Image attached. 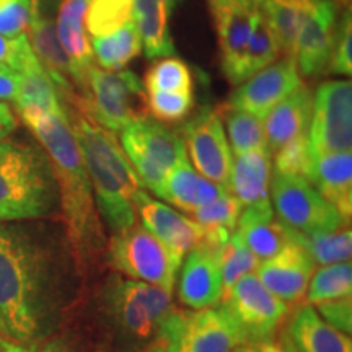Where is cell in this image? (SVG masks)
<instances>
[{
  "label": "cell",
  "mask_w": 352,
  "mask_h": 352,
  "mask_svg": "<svg viewBox=\"0 0 352 352\" xmlns=\"http://www.w3.org/2000/svg\"><path fill=\"white\" fill-rule=\"evenodd\" d=\"M63 248L30 228L0 223L3 341L36 349L56 329L67 303L70 270L76 267L70 250Z\"/></svg>",
  "instance_id": "6da1fadb"
},
{
  "label": "cell",
  "mask_w": 352,
  "mask_h": 352,
  "mask_svg": "<svg viewBox=\"0 0 352 352\" xmlns=\"http://www.w3.org/2000/svg\"><path fill=\"white\" fill-rule=\"evenodd\" d=\"M19 113L50 157L59 188V210L64 219L65 241L77 272L85 274L91 263L103 253L107 239L90 176L67 113H50L38 108H23Z\"/></svg>",
  "instance_id": "7a4b0ae2"
},
{
  "label": "cell",
  "mask_w": 352,
  "mask_h": 352,
  "mask_svg": "<svg viewBox=\"0 0 352 352\" xmlns=\"http://www.w3.org/2000/svg\"><path fill=\"white\" fill-rule=\"evenodd\" d=\"M65 113L90 176L96 209L113 235L129 230L138 222L135 199L142 184L121 142L76 109Z\"/></svg>",
  "instance_id": "3957f363"
},
{
  "label": "cell",
  "mask_w": 352,
  "mask_h": 352,
  "mask_svg": "<svg viewBox=\"0 0 352 352\" xmlns=\"http://www.w3.org/2000/svg\"><path fill=\"white\" fill-rule=\"evenodd\" d=\"M59 210V188L46 152L36 145L0 142V223L38 220Z\"/></svg>",
  "instance_id": "277c9868"
},
{
  "label": "cell",
  "mask_w": 352,
  "mask_h": 352,
  "mask_svg": "<svg viewBox=\"0 0 352 352\" xmlns=\"http://www.w3.org/2000/svg\"><path fill=\"white\" fill-rule=\"evenodd\" d=\"M65 109L82 113L104 129L118 132L132 122L148 118V96L142 82L131 70L109 72L91 67L85 91L76 96Z\"/></svg>",
  "instance_id": "5b68a950"
},
{
  "label": "cell",
  "mask_w": 352,
  "mask_h": 352,
  "mask_svg": "<svg viewBox=\"0 0 352 352\" xmlns=\"http://www.w3.org/2000/svg\"><path fill=\"white\" fill-rule=\"evenodd\" d=\"M246 338L230 314L220 307L176 311L158 328L151 352H233Z\"/></svg>",
  "instance_id": "8992f818"
},
{
  "label": "cell",
  "mask_w": 352,
  "mask_h": 352,
  "mask_svg": "<svg viewBox=\"0 0 352 352\" xmlns=\"http://www.w3.org/2000/svg\"><path fill=\"white\" fill-rule=\"evenodd\" d=\"M108 264L132 280L157 285L173 294L183 258L142 226L114 233L108 241Z\"/></svg>",
  "instance_id": "52a82bcc"
},
{
  "label": "cell",
  "mask_w": 352,
  "mask_h": 352,
  "mask_svg": "<svg viewBox=\"0 0 352 352\" xmlns=\"http://www.w3.org/2000/svg\"><path fill=\"white\" fill-rule=\"evenodd\" d=\"M121 147L140 184L153 195H157L170 170L188 160L182 135L148 118L121 131Z\"/></svg>",
  "instance_id": "ba28073f"
},
{
  "label": "cell",
  "mask_w": 352,
  "mask_h": 352,
  "mask_svg": "<svg viewBox=\"0 0 352 352\" xmlns=\"http://www.w3.org/2000/svg\"><path fill=\"white\" fill-rule=\"evenodd\" d=\"M270 184L276 214L292 230L311 233L349 227V222L341 217L308 179L274 173Z\"/></svg>",
  "instance_id": "9c48e42d"
},
{
  "label": "cell",
  "mask_w": 352,
  "mask_h": 352,
  "mask_svg": "<svg viewBox=\"0 0 352 352\" xmlns=\"http://www.w3.org/2000/svg\"><path fill=\"white\" fill-rule=\"evenodd\" d=\"M222 305L241 328L246 344L253 346L274 341L289 315V303L272 296L254 272L236 280Z\"/></svg>",
  "instance_id": "30bf717a"
},
{
  "label": "cell",
  "mask_w": 352,
  "mask_h": 352,
  "mask_svg": "<svg viewBox=\"0 0 352 352\" xmlns=\"http://www.w3.org/2000/svg\"><path fill=\"white\" fill-rule=\"evenodd\" d=\"M311 155L351 152L352 147V85L349 80L323 82L314 98L310 121Z\"/></svg>",
  "instance_id": "8fae6325"
},
{
  "label": "cell",
  "mask_w": 352,
  "mask_h": 352,
  "mask_svg": "<svg viewBox=\"0 0 352 352\" xmlns=\"http://www.w3.org/2000/svg\"><path fill=\"white\" fill-rule=\"evenodd\" d=\"M182 138L191 157L192 168L228 189L233 155L217 108H202L184 124Z\"/></svg>",
  "instance_id": "7c38bea8"
},
{
  "label": "cell",
  "mask_w": 352,
  "mask_h": 352,
  "mask_svg": "<svg viewBox=\"0 0 352 352\" xmlns=\"http://www.w3.org/2000/svg\"><path fill=\"white\" fill-rule=\"evenodd\" d=\"M297 63L294 57H283L241 82L233 91L228 104L264 120L276 104L300 85Z\"/></svg>",
  "instance_id": "4fadbf2b"
},
{
  "label": "cell",
  "mask_w": 352,
  "mask_h": 352,
  "mask_svg": "<svg viewBox=\"0 0 352 352\" xmlns=\"http://www.w3.org/2000/svg\"><path fill=\"white\" fill-rule=\"evenodd\" d=\"M222 248L204 241L188 252L176 277V290L183 305L192 310L215 307L222 300Z\"/></svg>",
  "instance_id": "5bb4252c"
},
{
  "label": "cell",
  "mask_w": 352,
  "mask_h": 352,
  "mask_svg": "<svg viewBox=\"0 0 352 352\" xmlns=\"http://www.w3.org/2000/svg\"><path fill=\"white\" fill-rule=\"evenodd\" d=\"M107 310L122 338L135 346L152 344L153 324L145 298V284L114 276L104 289Z\"/></svg>",
  "instance_id": "9a60e30c"
},
{
  "label": "cell",
  "mask_w": 352,
  "mask_h": 352,
  "mask_svg": "<svg viewBox=\"0 0 352 352\" xmlns=\"http://www.w3.org/2000/svg\"><path fill=\"white\" fill-rule=\"evenodd\" d=\"M338 6L334 0H314L300 26L296 44V63L303 77L327 72L336 34Z\"/></svg>",
  "instance_id": "2e32d148"
},
{
  "label": "cell",
  "mask_w": 352,
  "mask_h": 352,
  "mask_svg": "<svg viewBox=\"0 0 352 352\" xmlns=\"http://www.w3.org/2000/svg\"><path fill=\"white\" fill-rule=\"evenodd\" d=\"M314 272L315 261L296 240L259 263L256 276L272 296L285 303H296L307 296Z\"/></svg>",
  "instance_id": "e0dca14e"
},
{
  "label": "cell",
  "mask_w": 352,
  "mask_h": 352,
  "mask_svg": "<svg viewBox=\"0 0 352 352\" xmlns=\"http://www.w3.org/2000/svg\"><path fill=\"white\" fill-rule=\"evenodd\" d=\"M135 208L142 220L140 226L182 258L201 243L204 230L199 223L171 209L164 202L152 199L144 189L139 191Z\"/></svg>",
  "instance_id": "ac0fdd59"
},
{
  "label": "cell",
  "mask_w": 352,
  "mask_h": 352,
  "mask_svg": "<svg viewBox=\"0 0 352 352\" xmlns=\"http://www.w3.org/2000/svg\"><path fill=\"white\" fill-rule=\"evenodd\" d=\"M219 38L222 69L233 63L252 36L261 0H208Z\"/></svg>",
  "instance_id": "d6986e66"
},
{
  "label": "cell",
  "mask_w": 352,
  "mask_h": 352,
  "mask_svg": "<svg viewBox=\"0 0 352 352\" xmlns=\"http://www.w3.org/2000/svg\"><path fill=\"white\" fill-rule=\"evenodd\" d=\"M90 0H63L57 13L56 32L65 54L69 56L74 69V88L85 91L87 78L94 67V51L85 32V15Z\"/></svg>",
  "instance_id": "ffe728a7"
},
{
  "label": "cell",
  "mask_w": 352,
  "mask_h": 352,
  "mask_svg": "<svg viewBox=\"0 0 352 352\" xmlns=\"http://www.w3.org/2000/svg\"><path fill=\"white\" fill-rule=\"evenodd\" d=\"M235 233L259 261H266L284 246L294 243L297 235L296 230L277 219L271 202L241 210Z\"/></svg>",
  "instance_id": "44dd1931"
},
{
  "label": "cell",
  "mask_w": 352,
  "mask_h": 352,
  "mask_svg": "<svg viewBox=\"0 0 352 352\" xmlns=\"http://www.w3.org/2000/svg\"><path fill=\"white\" fill-rule=\"evenodd\" d=\"M30 44L43 67L47 70L54 82L57 94L64 98V107L77 96L74 88V69L69 56L65 54L63 44L57 38L56 25L43 12H32V20L28 25Z\"/></svg>",
  "instance_id": "7402d4cb"
},
{
  "label": "cell",
  "mask_w": 352,
  "mask_h": 352,
  "mask_svg": "<svg viewBox=\"0 0 352 352\" xmlns=\"http://www.w3.org/2000/svg\"><path fill=\"white\" fill-rule=\"evenodd\" d=\"M314 113V95L300 83L264 118V135L270 152H276L292 139L308 134Z\"/></svg>",
  "instance_id": "603a6c76"
},
{
  "label": "cell",
  "mask_w": 352,
  "mask_h": 352,
  "mask_svg": "<svg viewBox=\"0 0 352 352\" xmlns=\"http://www.w3.org/2000/svg\"><path fill=\"white\" fill-rule=\"evenodd\" d=\"M226 192L230 191L201 176L189 160H184L170 170L155 196L165 199L176 209L191 214L196 209L217 201Z\"/></svg>",
  "instance_id": "cb8c5ba5"
},
{
  "label": "cell",
  "mask_w": 352,
  "mask_h": 352,
  "mask_svg": "<svg viewBox=\"0 0 352 352\" xmlns=\"http://www.w3.org/2000/svg\"><path fill=\"white\" fill-rule=\"evenodd\" d=\"M270 176V148H256V151L239 153L232 162L230 176H228V191L245 208L267 204V202H271Z\"/></svg>",
  "instance_id": "d4e9b609"
},
{
  "label": "cell",
  "mask_w": 352,
  "mask_h": 352,
  "mask_svg": "<svg viewBox=\"0 0 352 352\" xmlns=\"http://www.w3.org/2000/svg\"><path fill=\"white\" fill-rule=\"evenodd\" d=\"M284 338L297 352H352L351 338L329 327L311 305L294 314Z\"/></svg>",
  "instance_id": "484cf974"
},
{
  "label": "cell",
  "mask_w": 352,
  "mask_h": 352,
  "mask_svg": "<svg viewBox=\"0 0 352 352\" xmlns=\"http://www.w3.org/2000/svg\"><path fill=\"white\" fill-rule=\"evenodd\" d=\"M310 183L349 222L352 214V155L334 152L315 157Z\"/></svg>",
  "instance_id": "4316f807"
},
{
  "label": "cell",
  "mask_w": 352,
  "mask_h": 352,
  "mask_svg": "<svg viewBox=\"0 0 352 352\" xmlns=\"http://www.w3.org/2000/svg\"><path fill=\"white\" fill-rule=\"evenodd\" d=\"M182 0H134V23L148 59L175 52L170 20Z\"/></svg>",
  "instance_id": "83f0119b"
},
{
  "label": "cell",
  "mask_w": 352,
  "mask_h": 352,
  "mask_svg": "<svg viewBox=\"0 0 352 352\" xmlns=\"http://www.w3.org/2000/svg\"><path fill=\"white\" fill-rule=\"evenodd\" d=\"M279 54V43L261 10L252 36L248 38L245 47L233 59V63L223 69V74L232 85H240L241 82L248 80L259 70L277 60Z\"/></svg>",
  "instance_id": "f1b7e54d"
},
{
  "label": "cell",
  "mask_w": 352,
  "mask_h": 352,
  "mask_svg": "<svg viewBox=\"0 0 352 352\" xmlns=\"http://www.w3.org/2000/svg\"><path fill=\"white\" fill-rule=\"evenodd\" d=\"M20 88L16 95V109L38 108L50 113H65L57 88L47 70L34 54L19 72Z\"/></svg>",
  "instance_id": "f546056e"
},
{
  "label": "cell",
  "mask_w": 352,
  "mask_h": 352,
  "mask_svg": "<svg viewBox=\"0 0 352 352\" xmlns=\"http://www.w3.org/2000/svg\"><path fill=\"white\" fill-rule=\"evenodd\" d=\"M311 2L314 0H261V10L276 34L283 56L296 54L298 32Z\"/></svg>",
  "instance_id": "4dcf8cb0"
},
{
  "label": "cell",
  "mask_w": 352,
  "mask_h": 352,
  "mask_svg": "<svg viewBox=\"0 0 352 352\" xmlns=\"http://www.w3.org/2000/svg\"><path fill=\"white\" fill-rule=\"evenodd\" d=\"M91 51L103 70L118 72L124 69L142 51V41H140L134 20L109 36L94 38Z\"/></svg>",
  "instance_id": "1f68e13d"
},
{
  "label": "cell",
  "mask_w": 352,
  "mask_h": 352,
  "mask_svg": "<svg viewBox=\"0 0 352 352\" xmlns=\"http://www.w3.org/2000/svg\"><path fill=\"white\" fill-rule=\"evenodd\" d=\"M296 240L310 254L315 264H320V266L351 261L352 235L349 227L328 232H297Z\"/></svg>",
  "instance_id": "d6a6232c"
},
{
  "label": "cell",
  "mask_w": 352,
  "mask_h": 352,
  "mask_svg": "<svg viewBox=\"0 0 352 352\" xmlns=\"http://www.w3.org/2000/svg\"><path fill=\"white\" fill-rule=\"evenodd\" d=\"M217 113L220 120L226 122L232 151L236 155L248 151H256V148H267L263 121L256 116L233 108L228 103L217 108Z\"/></svg>",
  "instance_id": "836d02e7"
},
{
  "label": "cell",
  "mask_w": 352,
  "mask_h": 352,
  "mask_svg": "<svg viewBox=\"0 0 352 352\" xmlns=\"http://www.w3.org/2000/svg\"><path fill=\"white\" fill-rule=\"evenodd\" d=\"M352 294V264L351 261L321 266L314 272L308 284L307 298L310 305L351 297Z\"/></svg>",
  "instance_id": "e575fe53"
},
{
  "label": "cell",
  "mask_w": 352,
  "mask_h": 352,
  "mask_svg": "<svg viewBox=\"0 0 352 352\" xmlns=\"http://www.w3.org/2000/svg\"><path fill=\"white\" fill-rule=\"evenodd\" d=\"M85 19L91 36H109L134 20V0H94Z\"/></svg>",
  "instance_id": "d590c367"
},
{
  "label": "cell",
  "mask_w": 352,
  "mask_h": 352,
  "mask_svg": "<svg viewBox=\"0 0 352 352\" xmlns=\"http://www.w3.org/2000/svg\"><path fill=\"white\" fill-rule=\"evenodd\" d=\"M147 91L164 94H192V76L188 64L179 57L157 60L145 76Z\"/></svg>",
  "instance_id": "8d00e7d4"
},
{
  "label": "cell",
  "mask_w": 352,
  "mask_h": 352,
  "mask_svg": "<svg viewBox=\"0 0 352 352\" xmlns=\"http://www.w3.org/2000/svg\"><path fill=\"white\" fill-rule=\"evenodd\" d=\"M259 259L250 252L248 246L241 241L233 232L220 252V264H222V300L230 292L235 283L246 274H252L258 270Z\"/></svg>",
  "instance_id": "74e56055"
},
{
  "label": "cell",
  "mask_w": 352,
  "mask_h": 352,
  "mask_svg": "<svg viewBox=\"0 0 352 352\" xmlns=\"http://www.w3.org/2000/svg\"><path fill=\"white\" fill-rule=\"evenodd\" d=\"M315 158L311 155L308 134L292 139L276 151L274 173L285 176H298L310 182Z\"/></svg>",
  "instance_id": "f35d334b"
},
{
  "label": "cell",
  "mask_w": 352,
  "mask_h": 352,
  "mask_svg": "<svg viewBox=\"0 0 352 352\" xmlns=\"http://www.w3.org/2000/svg\"><path fill=\"white\" fill-rule=\"evenodd\" d=\"M243 210L241 202L230 192H226L217 201L210 202L204 208L196 209L192 214V220L201 227H222L227 230L235 232L236 223Z\"/></svg>",
  "instance_id": "ab89813d"
},
{
  "label": "cell",
  "mask_w": 352,
  "mask_h": 352,
  "mask_svg": "<svg viewBox=\"0 0 352 352\" xmlns=\"http://www.w3.org/2000/svg\"><path fill=\"white\" fill-rule=\"evenodd\" d=\"M192 108V94H148V113L157 121L178 122L188 116Z\"/></svg>",
  "instance_id": "60d3db41"
},
{
  "label": "cell",
  "mask_w": 352,
  "mask_h": 352,
  "mask_svg": "<svg viewBox=\"0 0 352 352\" xmlns=\"http://www.w3.org/2000/svg\"><path fill=\"white\" fill-rule=\"evenodd\" d=\"M351 13L342 15L334 34L331 56L327 70L338 76H351L352 72V26Z\"/></svg>",
  "instance_id": "b9f144b4"
},
{
  "label": "cell",
  "mask_w": 352,
  "mask_h": 352,
  "mask_svg": "<svg viewBox=\"0 0 352 352\" xmlns=\"http://www.w3.org/2000/svg\"><path fill=\"white\" fill-rule=\"evenodd\" d=\"M32 20L30 0H0V34L19 36L28 30Z\"/></svg>",
  "instance_id": "7bdbcfd3"
},
{
  "label": "cell",
  "mask_w": 352,
  "mask_h": 352,
  "mask_svg": "<svg viewBox=\"0 0 352 352\" xmlns=\"http://www.w3.org/2000/svg\"><path fill=\"white\" fill-rule=\"evenodd\" d=\"M33 56L32 44L25 33L19 36L0 34V65H8L15 72H19Z\"/></svg>",
  "instance_id": "ee69618b"
},
{
  "label": "cell",
  "mask_w": 352,
  "mask_h": 352,
  "mask_svg": "<svg viewBox=\"0 0 352 352\" xmlns=\"http://www.w3.org/2000/svg\"><path fill=\"white\" fill-rule=\"evenodd\" d=\"M316 314L323 318L329 327L351 336L352 333V300L351 297L336 298L316 305Z\"/></svg>",
  "instance_id": "f6af8a7d"
},
{
  "label": "cell",
  "mask_w": 352,
  "mask_h": 352,
  "mask_svg": "<svg viewBox=\"0 0 352 352\" xmlns=\"http://www.w3.org/2000/svg\"><path fill=\"white\" fill-rule=\"evenodd\" d=\"M20 77L8 65H0V100L15 101L19 95Z\"/></svg>",
  "instance_id": "bcb514c9"
},
{
  "label": "cell",
  "mask_w": 352,
  "mask_h": 352,
  "mask_svg": "<svg viewBox=\"0 0 352 352\" xmlns=\"http://www.w3.org/2000/svg\"><path fill=\"white\" fill-rule=\"evenodd\" d=\"M16 121L13 113L10 111V108L7 104L0 103V142H3L6 138L10 132L15 129Z\"/></svg>",
  "instance_id": "7dc6e473"
},
{
  "label": "cell",
  "mask_w": 352,
  "mask_h": 352,
  "mask_svg": "<svg viewBox=\"0 0 352 352\" xmlns=\"http://www.w3.org/2000/svg\"><path fill=\"white\" fill-rule=\"evenodd\" d=\"M41 352H78L67 336H54L43 346Z\"/></svg>",
  "instance_id": "c3c4849f"
},
{
  "label": "cell",
  "mask_w": 352,
  "mask_h": 352,
  "mask_svg": "<svg viewBox=\"0 0 352 352\" xmlns=\"http://www.w3.org/2000/svg\"><path fill=\"white\" fill-rule=\"evenodd\" d=\"M2 352H34V347H26V346H19V344H10L7 342V346L3 347Z\"/></svg>",
  "instance_id": "681fc988"
},
{
  "label": "cell",
  "mask_w": 352,
  "mask_h": 352,
  "mask_svg": "<svg viewBox=\"0 0 352 352\" xmlns=\"http://www.w3.org/2000/svg\"><path fill=\"white\" fill-rule=\"evenodd\" d=\"M56 0H30L32 3V12H43V8L46 6H51Z\"/></svg>",
  "instance_id": "f907efd6"
},
{
  "label": "cell",
  "mask_w": 352,
  "mask_h": 352,
  "mask_svg": "<svg viewBox=\"0 0 352 352\" xmlns=\"http://www.w3.org/2000/svg\"><path fill=\"white\" fill-rule=\"evenodd\" d=\"M233 352H258V349L253 344H241Z\"/></svg>",
  "instance_id": "816d5d0a"
},
{
  "label": "cell",
  "mask_w": 352,
  "mask_h": 352,
  "mask_svg": "<svg viewBox=\"0 0 352 352\" xmlns=\"http://www.w3.org/2000/svg\"><path fill=\"white\" fill-rule=\"evenodd\" d=\"M280 342H283V346H284L285 352H297L296 349H294L292 346H290V342H289L287 340H285V338H283V341H280Z\"/></svg>",
  "instance_id": "f5cc1de1"
},
{
  "label": "cell",
  "mask_w": 352,
  "mask_h": 352,
  "mask_svg": "<svg viewBox=\"0 0 352 352\" xmlns=\"http://www.w3.org/2000/svg\"><path fill=\"white\" fill-rule=\"evenodd\" d=\"M6 346H7V341H3L2 336H0V352L3 351V347H6Z\"/></svg>",
  "instance_id": "db71d44e"
}]
</instances>
